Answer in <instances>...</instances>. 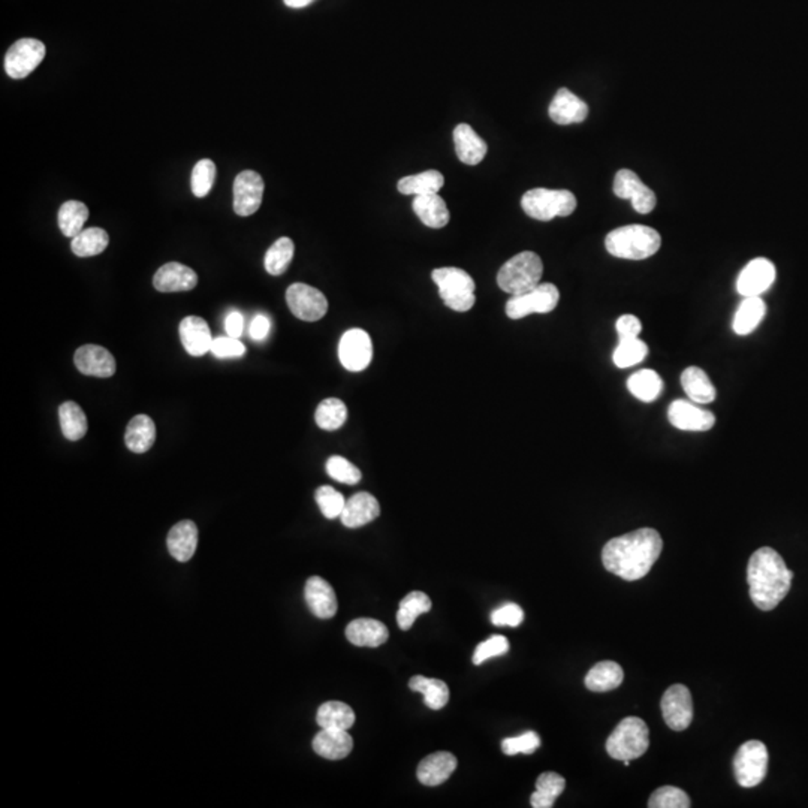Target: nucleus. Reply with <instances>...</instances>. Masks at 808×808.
Returning <instances> with one entry per match:
<instances>
[{
  "mask_svg": "<svg viewBox=\"0 0 808 808\" xmlns=\"http://www.w3.org/2000/svg\"><path fill=\"white\" fill-rule=\"evenodd\" d=\"M776 267L767 258H756L745 265L738 280H736V291L743 297H761L771 288L776 280Z\"/></svg>",
  "mask_w": 808,
  "mask_h": 808,
  "instance_id": "obj_15",
  "label": "nucleus"
},
{
  "mask_svg": "<svg viewBox=\"0 0 808 808\" xmlns=\"http://www.w3.org/2000/svg\"><path fill=\"white\" fill-rule=\"evenodd\" d=\"M445 178L443 174L438 173L436 169H429L424 173L416 174V175H407L398 182V192L403 195H413V197H421V195H434L443 188Z\"/></svg>",
  "mask_w": 808,
  "mask_h": 808,
  "instance_id": "obj_35",
  "label": "nucleus"
},
{
  "mask_svg": "<svg viewBox=\"0 0 808 808\" xmlns=\"http://www.w3.org/2000/svg\"><path fill=\"white\" fill-rule=\"evenodd\" d=\"M353 749V740L342 729H322L313 738V750L322 758L329 761L344 759L351 754Z\"/></svg>",
  "mask_w": 808,
  "mask_h": 808,
  "instance_id": "obj_28",
  "label": "nucleus"
},
{
  "mask_svg": "<svg viewBox=\"0 0 808 808\" xmlns=\"http://www.w3.org/2000/svg\"><path fill=\"white\" fill-rule=\"evenodd\" d=\"M647 355H649V346L640 337L620 338L618 346L616 347L614 355H612V361L618 369H627V367H634L644 361Z\"/></svg>",
  "mask_w": 808,
  "mask_h": 808,
  "instance_id": "obj_44",
  "label": "nucleus"
},
{
  "mask_svg": "<svg viewBox=\"0 0 808 808\" xmlns=\"http://www.w3.org/2000/svg\"><path fill=\"white\" fill-rule=\"evenodd\" d=\"M617 333L620 338H635L640 336L642 325L634 315H623L617 320Z\"/></svg>",
  "mask_w": 808,
  "mask_h": 808,
  "instance_id": "obj_54",
  "label": "nucleus"
},
{
  "mask_svg": "<svg viewBox=\"0 0 808 808\" xmlns=\"http://www.w3.org/2000/svg\"><path fill=\"white\" fill-rule=\"evenodd\" d=\"M409 687L413 692L424 694V702L431 710H442L449 701V689L447 683L438 678H427L424 676H412Z\"/></svg>",
  "mask_w": 808,
  "mask_h": 808,
  "instance_id": "obj_38",
  "label": "nucleus"
},
{
  "mask_svg": "<svg viewBox=\"0 0 808 808\" xmlns=\"http://www.w3.org/2000/svg\"><path fill=\"white\" fill-rule=\"evenodd\" d=\"M293 253L295 246L293 240L288 237L279 238L265 253L264 265L267 273L271 276L284 275L289 264L293 262Z\"/></svg>",
  "mask_w": 808,
  "mask_h": 808,
  "instance_id": "obj_43",
  "label": "nucleus"
},
{
  "mask_svg": "<svg viewBox=\"0 0 808 808\" xmlns=\"http://www.w3.org/2000/svg\"><path fill=\"white\" fill-rule=\"evenodd\" d=\"M566 781L557 772H544L536 780V790L530 796V804L534 808H551L554 801L563 794Z\"/></svg>",
  "mask_w": 808,
  "mask_h": 808,
  "instance_id": "obj_36",
  "label": "nucleus"
},
{
  "mask_svg": "<svg viewBox=\"0 0 808 808\" xmlns=\"http://www.w3.org/2000/svg\"><path fill=\"white\" fill-rule=\"evenodd\" d=\"M315 498L325 518L334 520V518H338V516L342 515L346 500L343 498V494L336 491L333 487H329V485L320 487V489H316Z\"/></svg>",
  "mask_w": 808,
  "mask_h": 808,
  "instance_id": "obj_49",
  "label": "nucleus"
},
{
  "mask_svg": "<svg viewBox=\"0 0 808 808\" xmlns=\"http://www.w3.org/2000/svg\"><path fill=\"white\" fill-rule=\"evenodd\" d=\"M327 473L334 481L346 485H355L361 481V471L346 458L334 455L327 462Z\"/></svg>",
  "mask_w": 808,
  "mask_h": 808,
  "instance_id": "obj_48",
  "label": "nucleus"
},
{
  "mask_svg": "<svg viewBox=\"0 0 808 808\" xmlns=\"http://www.w3.org/2000/svg\"><path fill=\"white\" fill-rule=\"evenodd\" d=\"M168 551L178 562L186 563L193 557L198 547V527L193 521H180L169 530L166 538Z\"/></svg>",
  "mask_w": 808,
  "mask_h": 808,
  "instance_id": "obj_24",
  "label": "nucleus"
},
{
  "mask_svg": "<svg viewBox=\"0 0 808 808\" xmlns=\"http://www.w3.org/2000/svg\"><path fill=\"white\" fill-rule=\"evenodd\" d=\"M355 712L347 703L329 701L320 705L316 714V722L322 729H342L347 731L355 723Z\"/></svg>",
  "mask_w": 808,
  "mask_h": 808,
  "instance_id": "obj_34",
  "label": "nucleus"
},
{
  "mask_svg": "<svg viewBox=\"0 0 808 808\" xmlns=\"http://www.w3.org/2000/svg\"><path fill=\"white\" fill-rule=\"evenodd\" d=\"M454 144L458 159L466 165L481 164L489 151L487 142L467 123L454 129Z\"/></svg>",
  "mask_w": 808,
  "mask_h": 808,
  "instance_id": "obj_27",
  "label": "nucleus"
},
{
  "mask_svg": "<svg viewBox=\"0 0 808 808\" xmlns=\"http://www.w3.org/2000/svg\"><path fill=\"white\" fill-rule=\"evenodd\" d=\"M457 768V758L447 752H438L422 759L418 767V780L424 786H438L453 776Z\"/></svg>",
  "mask_w": 808,
  "mask_h": 808,
  "instance_id": "obj_26",
  "label": "nucleus"
},
{
  "mask_svg": "<svg viewBox=\"0 0 808 808\" xmlns=\"http://www.w3.org/2000/svg\"><path fill=\"white\" fill-rule=\"evenodd\" d=\"M198 285V275L192 268L178 262H168L156 271L153 286L159 293H184Z\"/></svg>",
  "mask_w": 808,
  "mask_h": 808,
  "instance_id": "obj_19",
  "label": "nucleus"
},
{
  "mask_svg": "<svg viewBox=\"0 0 808 808\" xmlns=\"http://www.w3.org/2000/svg\"><path fill=\"white\" fill-rule=\"evenodd\" d=\"M269 329H271V322H269L268 318L265 315H256L251 320V328H249V334H251V337L253 340H258V342H262L267 338V336L269 334Z\"/></svg>",
  "mask_w": 808,
  "mask_h": 808,
  "instance_id": "obj_55",
  "label": "nucleus"
},
{
  "mask_svg": "<svg viewBox=\"0 0 808 808\" xmlns=\"http://www.w3.org/2000/svg\"><path fill=\"white\" fill-rule=\"evenodd\" d=\"M521 207L532 219L549 222L554 217L571 216L576 208V198L565 189H532L521 198Z\"/></svg>",
  "mask_w": 808,
  "mask_h": 808,
  "instance_id": "obj_6",
  "label": "nucleus"
},
{
  "mask_svg": "<svg viewBox=\"0 0 808 808\" xmlns=\"http://www.w3.org/2000/svg\"><path fill=\"white\" fill-rule=\"evenodd\" d=\"M549 115L554 123H583L589 115V106L567 89H560L549 104Z\"/></svg>",
  "mask_w": 808,
  "mask_h": 808,
  "instance_id": "obj_20",
  "label": "nucleus"
},
{
  "mask_svg": "<svg viewBox=\"0 0 808 808\" xmlns=\"http://www.w3.org/2000/svg\"><path fill=\"white\" fill-rule=\"evenodd\" d=\"M304 598L313 616L322 620L333 618L337 612V598L333 587L320 576H311L306 583Z\"/></svg>",
  "mask_w": 808,
  "mask_h": 808,
  "instance_id": "obj_21",
  "label": "nucleus"
},
{
  "mask_svg": "<svg viewBox=\"0 0 808 808\" xmlns=\"http://www.w3.org/2000/svg\"><path fill=\"white\" fill-rule=\"evenodd\" d=\"M225 329L228 333L229 337H242V329H244V318L240 311H231L226 319H225Z\"/></svg>",
  "mask_w": 808,
  "mask_h": 808,
  "instance_id": "obj_56",
  "label": "nucleus"
},
{
  "mask_svg": "<svg viewBox=\"0 0 808 808\" xmlns=\"http://www.w3.org/2000/svg\"><path fill=\"white\" fill-rule=\"evenodd\" d=\"M627 388L631 391L632 395L641 402L651 403L662 393V378L656 371L644 369V370L636 371L629 378Z\"/></svg>",
  "mask_w": 808,
  "mask_h": 808,
  "instance_id": "obj_39",
  "label": "nucleus"
},
{
  "mask_svg": "<svg viewBox=\"0 0 808 808\" xmlns=\"http://www.w3.org/2000/svg\"><path fill=\"white\" fill-rule=\"evenodd\" d=\"M211 353L216 358H240L246 353V346L235 337L213 338L211 343Z\"/></svg>",
  "mask_w": 808,
  "mask_h": 808,
  "instance_id": "obj_52",
  "label": "nucleus"
},
{
  "mask_svg": "<svg viewBox=\"0 0 808 808\" xmlns=\"http://www.w3.org/2000/svg\"><path fill=\"white\" fill-rule=\"evenodd\" d=\"M523 620H524V611L516 603H506L491 614V623L494 625H500V627L503 625L516 627L523 623Z\"/></svg>",
  "mask_w": 808,
  "mask_h": 808,
  "instance_id": "obj_53",
  "label": "nucleus"
},
{
  "mask_svg": "<svg viewBox=\"0 0 808 808\" xmlns=\"http://www.w3.org/2000/svg\"><path fill=\"white\" fill-rule=\"evenodd\" d=\"M110 242V237L106 234V229L89 228L82 229L77 237L72 238L71 247L75 255L80 258H90L97 256L106 251Z\"/></svg>",
  "mask_w": 808,
  "mask_h": 808,
  "instance_id": "obj_40",
  "label": "nucleus"
},
{
  "mask_svg": "<svg viewBox=\"0 0 808 808\" xmlns=\"http://www.w3.org/2000/svg\"><path fill=\"white\" fill-rule=\"evenodd\" d=\"M347 420L346 404L338 398H327L316 409L315 421L318 427L327 431H334L344 425Z\"/></svg>",
  "mask_w": 808,
  "mask_h": 808,
  "instance_id": "obj_45",
  "label": "nucleus"
},
{
  "mask_svg": "<svg viewBox=\"0 0 808 808\" xmlns=\"http://www.w3.org/2000/svg\"><path fill=\"white\" fill-rule=\"evenodd\" d=\"M46 46L38 39L24 38L11 46L5 55V71L14 80H23L41 64Z\"/></svg>",
  "mask_w": 808,
  "mask_h": 808,
  "instance_id": "obj_10",
  "label": "nucleus"
},
{
  "mask_svg": "<svg viewBox=\"0 0 808 808\" xmlns=\"http://www.w3.org/2000/svg\"><path fill=\"white\" fill-rule=\"evenodd\" d=\"M765 315H767V304L762 298L744 297L734 316L732 328L738 336H749L758 328V325L762 322Z\"/></svg>",
  "mask_w": 808,
  "mask_h": 808,
  "instance_id": "obj_33",
  "label": "nucleus"
},
{
  "mask_svg": "<svg viewBox=\"0 0 808 808\" xmlns=\"http://www.w3.org/2000/svg\"><path fill=\"white\" fill-rule=\"evenodd\" d=\"M668 420L683 431H708L716 424V416L687 400H674L668 409Z\"/></svg>",
  "mask_w": 808,
  "mask_h": 808,
  "instance_id": "obj_17",
  "label": "nucleus"
},
{
  "mask_svg": "<svg viewBox=\"0 0 808 808\" xmlns=\"http://www.w3.org/2000/svg\"><path fill=\"white\" fill-rule=\"evenodd\" d=\"M690 805L689 795L674 786L659 787L649 799L650 808H689Z\"/></svg>",
  "mask_w": 808,
  "mask_h": 808,
  "instance_id": "obj_46",
  "label": "nucleus"
},
{
  "mask_svg": "<svg viewBox=\"0 0 808 808\" xmlns=\"http://www.w3.org/2000/svg\"><path fill=\"white\" fill-rule=\"evenodd\" d=\"M662 238L656 229L644 225H627L614 229L605 238L608 253L620 259L642 260L656 255Z\"/></svg>",
  "mask_w": 808,
  "mask_h": 808,
  "instance_id": "obj_3",
  "label": "nucleus"
},
{
  "mask_svg": "<svg viewBox=\"0 0 808 808\" xmlns=\"http://www.w3.org/2000/svg\"><path fill=\"white\" fill-rule=\"evenodd\" d=\"M431 279L438 285L445 306L451 310L464 313L475 306V280L464 269L455 267L436 268L431 273Z\"/></svg>",
  "mask_w": 808,
  "mask_h": 808,
  "instance_id": "obj_5",
  "label": "nucleus"
},
{
  "mask_svg": "<svg viewBox=\"0 0 808 808\" xmlns=\"http://www.w3.org/2000/svg\"><path fill=\"white\" fill-rule=\"evenodd\" d=\"M560 293L553 284H539L529 293L512 295L506 302V315L511 319H523L533 313H549L557 307Z\"/></svg>",
  "mask_w": 808,
  "mask_h": 808,
  "instance_id": "obj_9",
  "label": "nucleus"
},
{
  "mask_svg": "<svg viewBox=\"0 0 808 808\" xmlns=\"http://www.w3.org/2000/svg\"><path fill=\"white\" fill-rule=\"evenodd\" d=\"M507 651H509V641L505 636L493 635L476 647L473 663L481 665V663L487 662L489 659L505 656Z\"/></svg>",
  "mask_w": 808,
  "mask_h": 808,
  "instance_id": "obj_51",
  "label": "nucleus"
},
{
  "mask_svg": "<svg viewBox=\"0 0 808 808\" xmlns=\"http://www.w3.org/2000/svg\"><path fill=\"white\" fill-rule=\"evenodd\" d=\"M89 219V208L80 201H66L60 207L57 222L64 237H77Z\"/></svg>",
  "mask_w": 808,
  "mask_h": 808,
  "instance_id": "obj_41",
  "label": "nucleus"
},
{
  "mask_svg": "<svg viewBox=\"0 0 808 808\" xmlns=\"http://www.w3.org/2000/svg\"><path fill=\"white\" fill-rule=\"evenodd\" d=\"M794 574L776 549L763 547L754 551L747 567L750 598L762 611H772L789 593Z\"/></svg>",
  "mask_w": 808,
  "mask_h": 808,
  "instance_id": "obj_2",
  "label": "nucleus"
},
{
  "mask_svg": "<svg viewBox=\"0 0 808 808\" xmlns=\"http://www.w3.org/2000/svg\"><path fill=\"white\" fill-rule=\"evenodd\" d=\"M649 727L640 717L623 719L607 740V752L617 761H634L649 750Z\"/></svg>",
  "mask_w": 808,
  "mask_h": 808,
  "instance_id": "obj_7",
  "label": "nucleus"
},
{
  "mask_svg": "<svg viewBox=\"0 0 808 808\" xmlns=\"http://www.w3.org/2000/svg\"><path fill=\"white\" fill-rule=\"evenodd\" d=\"M380 515V505L370 493H356L346 500L340 520L347 529H358Z\"/></svg>",
  "mask_w": 808,
  "mask_h": 808,
  "instance_id": "obj_22",
  "label": "nucleus"
},
{
  "mask_svg": "<svg viewBox=\"0 0 808 808\" xmlns=\"http://www.w3.org/2000/svg\"><path fill=\"white\" fill-rule=\"evenodd\" d=\"M338 358L346 370H366L373 358V343L370 336L360 328L346 331L340 338Z\"/></svg>",
  "mask_w": 808,
  "mask_h": 808,
  "instance_id": "obj_12",
  "label": "nucleus"
},
{
  "mask_svg": "<svg viewBox=\"0 0 808 808\" xmlns=\"http://www.w3.org/2000/svg\"><path fill=\"white\" fill-rule=\"evenodd\" d=\"M285 5L289 6V8H295V10H300V8H306V6L310 5L311 2H315V0H284Z\"/></svg>",
  "mask_w": 808,
  "mask_h": 808,
  "instance_id": "obj_57",
  "label": "nucleus"
},
{
  "mask_svg": "<svg viewBox=\"0 0 808 808\" xmlns=\"http://www.w3.org/2000/svg\"><path fill=\"white\" fill-rule=\"evenodd\" d=\"M264 197V180L255 171H242L234 182V211L238 216L255 215Z\"/></svg>",
  "mask_w": 808,
  "mask_h": 808,
  "instance_id": "obj_16",
  "label": "nucleus"
},
{
  "mask_svg": "<svg viewBox=\"0 0 808 808\" xmlns=\"http://www.w3.org/2000/svg\"><path fill=\"white\" fill-rule=\"evenodd\" d=\"M663 540L658 530H635L614 538L603 547L602 562L608 572L625 581L644 578L662 553Z\"/></svg>",
  "mask_w": 808,
  "mask_h": 808,
  "instance_id": "obj_1",
  "label": "nucleus"
},
{
  "mask_svg": "<svg viewBox=\"0 0 808 808\" xmlns=\"http://www.w3.org/2000/svg\"><path fill=\"white\" fill-rule=\"evenodd\" d=\"M156 425L150 416H133L124 433L126 447L135 454H144L155 445Z\"/></svg>",
  "mask_w": 808,
  "mask_h": 808,
  "instance_id": "obj_31",
  "label": "nucleus"
},
{
  "mask_svg": "<svg viewBox=\"0 0 808 808\" xmlns=\"http://www.w3.org/2000/svg\"><path fill=\"white\" fill-rule=\"evenodd\" d=\"M73 362L82 375L93 378H111L115 373V360L106 347L98 344H84L78 347L73 356Z\"/></svg>",
  "mask_w": 808,
  "mask_h": 808,
  "instance_id": "obj_18",
  "label": "nucleus"
},
{
  "mask_svg": "<svg viewBox=\"0 0 808 808\" xmlns=\"http://www.w3.org/2000/svg\"><path fill=\"white\" fill-rule=\"evenodd\" d=\"M625 680V672L618 663L600 662L594 665L590 669L589 674L585 676V687L591 692H611V690L620 687L621 683Z\"/></svg>",
  "mask_w": 808,
  "mask_h": 808,
  "instance_id": "obj_32",
  "label": "nucleus"
},
{
  "mask_svg": "<svg viewBox=\"0 0 808 808\" xmlns=\"http://www.w3.org/2000/svg\"><path fill=\"white\" fill-rule=\"evenodd\" d=\"M544 273L542 259L534 251H521L498 269V285L511 295L529 293L538 286Z\"/></svg>",
  "mask_w": 808,
  "mask_h": 808,
  "instance_id": "obj_4",
  "label": "nucleus"
},
{
  "mask_svg": "<svg viewBox=\"0 0 808 808\" xmlns=\"http://www.w3.org/2000/svg\"><path fill=\"white\" fill-rule=\"evenodd\" d=\"M59 421L62 433L71 442H77L86 436L89 429L87 416L77 403L64 402V404H60Z\"/></svg>",
  "mask_w": 808,
  "mask_h": 808,
  "instance_id": "obj_37",
  "label": "nucleus"
},
{
  "mask_svg": "<svg viewBox=\"0 0 808 808\" xmlns=\"http://www.w3.org/2000/svg\"><path fill=\"white\" fill-rule=\"evenodd\" d=\"M216 180V165L213 160L202 159L193 166L192 192L197 198H204L210 193Z\"/></svg>",
  "mask_w": 808,
  "mask_h": 808,
  "instance_id": "obj_47",
  "label": "nucleus"
},
{
  "mask_svg": "<svg viewBox=\"0 0 808 808\" xmlns=\"http://www.w3.org/2000/svg\"><path fill=\"white\" fill-rule=\"evenodd\" d=\"M286 302L293 315L306 322L322 319L328 311V302L324 293L310 285H291L286 291Z\"/></svg>",
  "mask_w": 808,
  "mask_h": 808,
  "instance_id": "obj_11",
  "label": "nucleus"
},
{
  "mask_svg": "<svg viewBox=\"0 0 808 808\" xmlns=\"http://www.w3.org/2000/svg\"><path fill=\"white\" fill-rule=\"evenodd\" d=\"M681 385L690 402L708 404L716 398L717 391L710 376L699 367H687L681 375Z\"/></svg>",
  "mask_w": 808,
  "mask_h": 808,
  "instance_id": "obj_30",
  "label": "nucleus"
},
{
  "mask_svg": "<svg viewBox=\"0 0 808 808\" xmlns=\"http://www.w3.org/2000/svg\"><path fill=\"white\" fill-rule=\"evenodd\" d=\"M614 193L621 200H629L640 215H649L658 204L656 193L645 186L638 174L631 169H620L614 178Z\"/></svg>",
  "mask_w": 808,
  "mask_h": 808,
  "instance_id": "obj_13",
  "label": "nucleus"
},
{
  "mask_svg": "<svg viewBox=\"0 0 808 808\" xmlns=\"http://www.w3.org/2000/svg\"><path fill=\"white\" fill-rule=\"evenodd\" d=\"M663 719L672 731H685L693 720V702L690 690L683 685H674L663 694Z\"/></svg>",
  "mask_w": 808,
  "mask_h": 808,
  "instance_id": "obj_14",
  "label": "nucleus"
},
{
  "mask_svg": "<svg viewBox=\"0 0 808 808\" xmlns=\"http://www.w3.org/2000/svg\"><path fill=\"white\" fill-rule=\"evenodd\" d=\"M388 627L373 618H358L347 625L346 638L356 647L376 649L388 641Z\"/></svg>",
  "mask_w": 808,
  "mask_h": 808,
  "instance_id": "obj_25",
  "label": "nucleus"
},
{
  "mask_svg": "<svg viewBox=\"0 0 808 808\" xmlns=\"http://www.w3.org/2000/svg\"><path fill=\"white\" fill-rule=\"evenodd\" d=\"M768 771L767 745L758 740L741 745L734 758V774L738 785L754 787L761 785Z\"/></svg>",
  "mask_w": 808,
  "mask_h": 808,
  "instance_id": "obj_8",
  "label": "nucleus"
},
{
  "mask_svg": "<svg viewBox=\"0 0 808 808\" xmlns=\"http://www.w3.org/2000/svg\"><path fill=\"white\" fill-rule=\"evenodd\" d=\"M413 211L420 217L421 222L429 228L438 229L447 226L449 222V210L447 202L438 193L434 195H421L413 200Z\"/></svg>",
  "mask_w": 808,
  "mask_h": 808,
  "instance_id": "obj_29",
  "label": "nucleus"
},
{
  "mask_svg": "<svg viewBox=\"0 0 808 808\" xmlns=\"http://www.w3.org/2000/svg\"><path fill=\"white\" fill-rule=\"evenodd\" d=\"M540 747V738L538 734L533 731L525 732L523 736H514V738H505L502 741L503 753L507 756L514 754H532Z\"/></svg>",
  "mask_w": 808,
  "mask_h": 808,
  "instance_id": "obj_50",
  "label": "nucleus"
},
{
  "mask_svg": "<svg viewBox=\"0 0 808 808\" xmlns=\"http://www.w3.org/2000/svg\"><path fill=\"white\" fill-rule=\"evenodd\" d=\"M180 340L189 355L202 356L207 352H210L211 337L210 327L207 325L206 320L198 316H188L180 322Z\"/></svg>",
  "mask_w": 808,
  "mask_h": 808,
  "instance_id": "obj_23",
  "label": "nucleus"
},
{
  "mask_svg": "<svg viewBox=\"0 0 808 808\" xmlns=\"http://www.w3.org/2000/svg\"><path fill=\"white\" fill-rule=\"evenodd\" d=\"M431 609V600L422 591H412L402 599L397 612L398 627L402 631H409L416 618Z\"/></svg>",
  "mask_w": 808,
  "mask_h": 808,
  "instance_id": "obj_42",
  "label": "nucleus"
}]
</instances>
